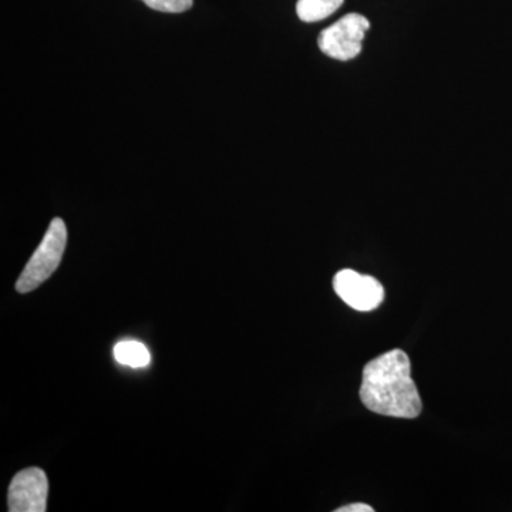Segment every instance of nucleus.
<instances>
[{
	"label": "nucleus",
	"mask_w": 512,
	"mask_h": 512,
	"mask_svg": "<svg viewBox=\"0 0 512 512\" xmlns=\"http://www.w3.org/2000/svg\"><path fill=\"white\" fill-rule=\"evenodd\" d=\"M360 400L370 412L397 419H416L423 409L406 352L390 350L363 369Z\"/></svg>",
	"instance_id": "f257e3e1"
},
{
	"label": "nucleus",
	"mask_w": 512,
	"mask_h": 512,
	"mask_svg": "<svg viewBox=\"0 0 512 512\" xmlns=\"http://www.w3.org/2000/svg\"><path fill=\"white\" fill-rule=\"evenodd\" d=\"M67 244V228L63 220L55 218L47 228L45 238L40 242L35 254L29 259L22 274H20L16 289L20 293L35 291L52 276L62 262L64 249Z\"/></svg>",
	"instance_id": "f03ea898"
},
{
	"label": "nucleus",
	"mask_w": 512,
	"mask_h": 512,
	"mask_svg": "<svg viewBox=\"0 0 512 512\" xmlns=\"http://www.w3.org/2000/svg\"><path fill=\"white\" fill-rule=\"evenodd\" d=\"M370 22L360 13H349L332 26L322 30L318 46L326 56L348 62L362 53V43Z\"/></svg>",
	"instance_id": "7ed1b4c3"
},
{
	"label": "nucleus",
	"mask_w": 512,
	"mask_h": 512,
	"mask_svg": "<svg viewBox=\"0 0 512 512\" xmlns=\"http://www.w3.org/2000/svg\"><path fill=\"white\" fill-rule=\"evenodd\" d=\"M333 289L346 305L357 312H372L384 301L383 285L376 278L343 269L333 278Z\"/></svg>",
	"instance_id": "20e7f679"
},
{
	"label": "nucleus",
	"mask_w": 512,
	"mask_h": 512,
	"mask_svg": "<svg viewBox=\"0 0 512 512\" xmlns=\"http://www.w3.org/2000/svg\"><path fill=\"white\" fill-rule=\"evenodd\" d=\"M49 481L40 468H26L13 477L9 485L10 512H45Z\"/></svg>",
	"instance_id": "39448f33"
},
{
	"label": "nucleus",
	"mask_w": 512,
	"mask_h": 512,
	"mask_svg": "<svg viewBox=\"0 0 512 512\" xmlns=\"http://www.w3.org/2000/svg\"><path fill=\"white\" fill-rule=\"evenodd\" d=\"M345 0H298L296 13L302 22L315 23L329 18Z\"/></svg>",
	"instance_id": "423d86ee"
},
{
	"label": "nucleus",
	"mask_w": 512,
	"mask_h": 512,
	"mask_svg": "<svg viewBox=\"0 0 512 512\" xmlns=\"http://www.w3.org/2000/svg\"><path fill=\"white\" fill-rule=\"evenodd\" d=\"M114 357L120 365L134 367V369L146 367L151 362V355L146 346L136 340H123L117 343L114 348Z\"/></svg>",
	"instance_id": "0eeeda50"
},
{
	"label": "nucleus",
	"mask_w": 512,
	"mask_h": 512,
	"mask_svg": "<svg viewBox=\"0 0 512 512\" xmlns=\"http://www.w3.org/2000/svg\"><path fill=\"white\" fill-rule=\"evenodd\" d=\"M148 8L164 13H183L192 8L194 0H143Z\"/></svg>",
	"instance_id": "6e6552de"
},
{
	"label": "nucleus",
	"mask_w": 512,
	"mask_h": 512,
	"mask_svg": "<svg viewBox=\"0 0 512 512\" xmlns=\"http://www.w3.org/2000/svg\"><path fill=\"white\" fill-rule=\"evenodd\" d=\"M336 512H375V508L367 504L356 503L340 507Z\"/></svg>",
	"instance_id": "1a4fd4ad"
}]
</instances>
